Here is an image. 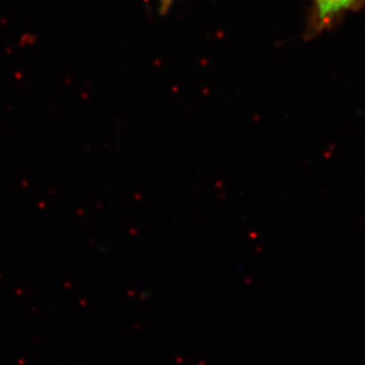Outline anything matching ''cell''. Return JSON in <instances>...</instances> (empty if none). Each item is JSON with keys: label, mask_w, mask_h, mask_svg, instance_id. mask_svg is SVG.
Wrapping results in <instances>:
<instances>
[{"label": "cell", "mask_w": 365, "mask_h": 365, "mask_svg": "<svg viewBox=\"0 0 365 365\" xmlns=\"http://www.w3.org/2000/svg\"><path fill=\"white\" fill-rule=\"evenodd\" d=\"M316 21L314 28L323 30L332 25L336 19L349 9H356L359 0H314Z\"/></svg>", "instance_id": "obj_1"}, {"label": "cell", "mask_w": 365, "mask_h": 365, "mask_svg": "<svg viewBox=\"0 0 365 365\" xmlns=\"http://www.w3.org/2000/svg\"><path fill=\"white\" fill-rule=\"evenodd\" d=\"M160 2H162V6L163 9H167L168 7L170 6V2H172V0H160Z\"/></svg>", "instance_id": "obj_2"}]
</instances>
